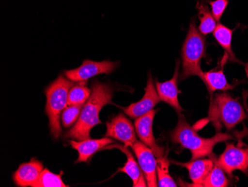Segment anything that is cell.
Listing matches in <instances>:
<instances>
[{
    "label": "cell",
    "mask_w": 248,
    "mask_h": 187,
    "mask_svg": "<svg viewBox=\"0 0 248 187\" xmlns=\"http://www.w3.org/2000/svg\"><path fill=\"white\" fill-rule=\"evenodd\" d=\"M113 90L108 84L94 81L92 85V93L82 108L78 122L65 134L66 139L82 141L90 139V132L95 125L101 124L99 119L101 109L111 104Z\"/></svg>",
    "instance_id": "6da1fadb"
},
{
    "label": "cell",
    "mask_w": 248,
    "mask_h": 187,
    "mask_svg": "<svg viewBox=\"0 0 248 187\" xmlns=\"http://www.w3.org/2000/svg\"><path fill=\"white\" fill-rule=\"evenodd\" d=\"M178 122L176 127L171 131L170 139L174 144H179L182 148L189 149L192 153V159L211 156L213 150L218 142L235 139L228 133L218 132L215 136L210 138H204L199 136L197 131L186 122L182 113H178Z\"/></svg>",
    "instance_id": "7a4b0ae2"
},
{
    "label": "cell",
    "mask_w": 248,
    "mask_h": 187,
    "mask_svg": "<svg viewBox=\"0 0 248 187\" xmlns=\"http://www.w3.org/2000/svg\"><path fill=\"white\" fill-rule=\"evenodd\" d=\"M206 56L204 35L196 27V19H192L182 50V72L181 81L196 75L204 82V72L201 68L202 58Z\"/></svg>",
    "instance_id": "3957f363"
},
{
    "label": "cell",
    "mask_w": 248,
    "mask_h": 187,
    "mask_svg": "<svg viewBox=\"0 0 248 187\" xmlns=\"http://www.w3.org/2000/svg\"><path fill=\"white\" fill-rule=\"evenodd\" d=\"M209 114L217 131L223 127L228 130L232 129L248 118L240 102L227 93H217L212 97Z\"/></svg>",
    "instance_id": "277c9868"
},
{
    "label": "cell",
    "mask_w": 248,
    "mask_h": 187,
    "mask_svg": "<svg viewBox=\"0 0 248 187\" xmlns=\"http://www.w3.org/2000/svg\"><path fill=\"white\" fill-rule=\"evenodd\" d=\"M75 82L60 75L58 79L46 89V112L49 119V127L53 137L61 136L62 128L60 124V117L62 110L68 105V96Z\"/></svg>",
    "instance_id": "5b68a950"
},
{
    "label": "cell",
    "mask_w": 248,
    "mask_h": 187,
    "mask_svg": "<svg viewBox=\"0 0 248 187\" xmlns=\"http://www.w3.org/2000/svg\"><path fill=\"white\" fill-rule=\"evenodd\" d=\"M226 142L225 149L215 162L230 177L235 170H239L248 175V146L246 148L235 146L232 142Z\"/></svg>",
    "instance_id": "8992f818"
},
{
    "label": "cell",
    "mask_w": 248,
    "mask_h": 187,
    "mask_svg": "<svg viewBox=\"0 0 248 187\" xmlns=\"http://www.w3.org/2000/svg\"><path fill=\"white\" fill-rule=\"evenodd\" d=\"M119 63L113 61H104L100 62L86 60L83 64L76 69L64 72L65 77L74 82H86L92 77L100 74L109 75L118 68Z\"/></svg>",
    "instance_id": "52a82bcc"
},
{
    "label": "cell",
    "mask_w": 248,
    "mask_h": 187,
    "mask_svg": "<svg viewBox=\"0 0 248 187\" xmlns=\"http://www.w3.org/2000/svg\"><path fill=\"white\" fill-rule=\"evenodd\" d=\"M132 150L137 157L139 166L141 168L147 187H158L157 179V160L151 149L140 141L134 143Z\"/></svg>",
    "instance_id": "ba28073f"
},
{
    "label": "cell",
    "mask_w": 248,
    "mask_h": 187,
    "mask_svg": "<svg viewBox=\"0 0 248 187\" xmlns=\"http://www.w3.org/2000/svg\"><path fill=\"white\" fill-rule=\"evenodd\" d=\"M106 136L121 141L126 147H132L138 141L132 122L123 114L115 116L107 122Z\"/></svg>",
    "instance_id": "9c48e42d"
},
{
    "label": "cell",
    "mask_w": 248,
    "mask_h": 187,
    "mask_svg": "<svg viewBox=\"0 0 248 187\" xmlns=\"http://www.w3.org/2000/svg\"><path fill=\"white\" fill-rule=\"evenodd\" d=\"M157 110H152L144 115L136 119L135 121V127L138 136L143 143L152 149L156 158H162L164 154V148L161 147L156 143L155 139L153 135V123Z\"/></svg>",
    "instance_id": "30bf717a"
},
{
    "label": "cell",
    "mask_w": 248,
    "mask_h": 187,
    "mask_svg": "<svg viewBox=\"0 0 248 187\" xmlns=\"http://www.w3.org/2000/svg\"><path fill=\"white\" fill-rule=\"evenodd\" d=\"M161 102L155 88L151 72H149L148 80L145 89L144 96L138 102L132 103L128 107H123V111L132 119H137L153 110L155 106Z\"/></svg>",
    "instance_id": "8fae6325"
},
{
    "label": "cell",
    "mask_w": 248,
    "mask_h": 187,
    "mask_svg": "<svg viewBox=\"0 0 248 187\" xmlns=\"http://www.w3.org/2000/svg\"><path fill=\"white\" fill-rule=\"evenodd\" d=\"M216 155L213 153L210 158H199L187 163L174 162L176 165L185 167L189 171V177L193 184L190 187H203V182L215 165Z\"/></svg>",
    "instance_id": "7c38bea8"
},
{
    "label": "cell",
    "mask_w": 248,
    "mask_h": 187,
    "mask_svg": "<svg viewBox=\"0 0 248 187\" xmlns=\"http://www.w3.org/2000/svg\"><path fill=\"white\" fill-rule=\"evenodd\" d=\"M179 69L180 60H177L175 72L172 79L165 82H158L156 81V90L161 101L170 104L178 113L183 111V108L181 107L178 101V80Z\"/></svg>",
    "instance_id": "4fadbf2b"
},
{
    "label": "cell",
    "mask_w": 248,
    "mask_h": 187,
    "mask_svg": "<svg viewBox=\"0 0 248 187\" xmlns=\"http://www.w3.org/2000/svg\"><path fill=\"white\" fill-rule=\"evenodd\" d=\"M43 170V163L37 159H31L29 163H22L19 166L14 174V181L18 187H32L38 180Z\"/></svg>",
    "instance_id": "5bb4252c"
},
{
    "label": "cell",
    "mask_w": 248,
    "mask_h": 187,
    "mask_svg": "<svg viewBox=\"0 0 248 187\" xmlns=\"http://www.w3.org/2000/svg\"><path fill=\"white\" fill-rule=\"evenodd\" d=\"M114 141L108 137L101 138V139H88L85 140L78 141L71 140L69 142L72 148L78 151V156L76 163L86 162L92 156L107 146H109L113 143Z\"/></svg>",
    "instance_id": "9a60e30c"
},
{
    "label": "cell",
    "mask_w": 248,
    "mask_h": 187,
    "mask_svg": "<svg viewBox=\"0 0 248 187\" xmlns=\"http://www.w3.org/2000/svg\"><path fill=\"white\" fill-rule=\"evenodd\" d=\"M115 147L121 149V152H124L127 157L126 163H125L122 168H120L118 171L126 173L129 178L132 179L134 187H147L144 174H143L141 168L139 166V163H138L134 158L132 152L125 146H122L118 145V146H115Z\"/></svg>",
    "instance_id": "2e32d148"
},
{
    "label": "cell",
    "mask_w": 248,
    "mask_h": 187,
    "mask_svg": "<svg viewBox=\"0 0 248 187\" xmlns=\"http://www.w3.org/2000/svg\"><path fill=\"white\" fill-rule=\"evenodd\" d=\"M233 29H229L221 23H218L216 27L215 30L213 32V36L215 37L218 44L224 50V56L225 59L230 62L238 63V64L245 65L243 62L239 61L232 50V37Z\"/></svg>",
    "instance_id": "e0dca14e"
},
{
    "label": "cell",
    "mask_w": 248,
    "mask_h": 187,
    "mask_svg": "<svg viewBox=\"0 0 248 187\" xmlns=\"http://www.w3.org/2000/svg\"><path fill=\"white\" fill-rule=\"evenodd\" d=\"M204 80L203 82L205 84L211 95L213 92L217 90L228 91L232 90L235 86V85H230L228 83L223 69L204 72Z\"/></svg>",
    "instance_id": "ac0fdd59"
},
{
    "label": "cell",
    "mask_w": 248,
    "mask_h": 187,
    "mask_svg": "<svg viewBox=\"0 0 248 187\" xmlns=\"http://www.w3.org/2000/svg\"><path fill=\"white\" fill-rule=\"evenodd\" d=\"M197 8L199 10V17L200 19V25L199 31L203 35L206 36L214 32L217 27V21L213 17V14L210 12L208 7L204 4L198 3Z\"/></svg>",
    "instance_id": "d6986e66"
},
{
    "label": "cell",
    "mask_w": 248,
    "mask_h": 187,
    "mask_svg": "<svg viewBox=\"0 0 248 187\" xmlns=\"http://www.w3.org/2000/svg\"><path fill=\"white\" fill-rule=\"evenodd\" d=\"M69 92L68 105L83 106L91 96L92 90L86 86V82H78Z\"/></svg>",
    "instance_id": "ffe728a7"
},
{
    "label": "cell",
    "mask_w": 248,
    "mask_h": 187,
    "mask_svg": "<svg viewBox=\"0 0 248 187\" xmlns=\"http://www.w3.org/2000/svg\"><path fill=\"white\" fill-rule=\"evenodd\" d=\"M170 161L167 159V153L162 158L157 159V184L160 187H176L177 184L169 173Z\"/></svg>",
    "instance_id": "44dd1931"
},
{
    "label": "cell",
    "mask_w": 248,
    "mask_h": 187,
    "mask_svg": "<svg viewBox=\"0 0 248 187\" xmlns=\"http://www.w3.org/2000/svg\"><path fill=\"white\" fill-rule=\"evenodd\" d=\"M216 158V157H215ZM230 181L227 178L225 171L217 165H215L213 170L209 173L207 178L203 182V187H229Z\"/></svg>",
    "instance_id": "7402d4cb"
},
{
    "label": "cell",
    "mask_w": 248,
    "mask_h": 187,
    "mask_svg": "<svg viewBox=\"0 0 248 187\" xmlns=\"http://www.w3.org/2000/svg\"><path fill=\"white\" fill-rule=\"evenodd\" d=\"M62 182L61 174H56L49 170H43L38 180L32 185V187H68Z\"/></svg>",
    "instance_id": "603a6c76"
},
{
    "label": "cell",
    "mask_w": 248,
    "mask_h": 187,
    "mask_svg": "<svg viewBox=\"0 0 248 187\" xmlns=\"http://www.w3.org/2000/svg\"><path fill=\"white\" fill-rule=\"evenodd\" d=\"M81 107L80 105H68V107L64 109L61 121L65 128L72 126L76 122L81 112Z\"/></svg>",
    "instance_id": "cb8c5ba5"
},
{
    "label": "cell",
    "mask_w": 248,
    "mask_h": 187,
    "mask_svg": "<svg viewBox=\"0 0 248 187\" xmlns=\"http://www.w3.org/2000/svg\"><path fill=\"white\" fill-rule=\"evenodd\" d=\"M209 4L211 7L212 14L216 21L219 22L220 19L222 17L224 11L226 10L229 1L228 0H208Z\"/></svg>",
    "instance_id": "d4e9b609"
},
{
    "label": "cell",
    "mask_w": 248,
    "mask_h": 187,
    "mask_svg": "<svg viewBox=\"0 0 248 187\" xmlns=\"http://www.w3.org/2000/svg\"><path fill=\"white\" fill-rule=\"evenodd\" d=\"M244 96H245V100H244V102H245V107H246L247 111L248 113V107L247 106V95L246 93H244ZM234 135H235V139H243L245 136H248V128H247L246 127H244V129L242 130V131H234Z\"/></svg>",
    "instance_id": "484cf974"
}]
</instances>
